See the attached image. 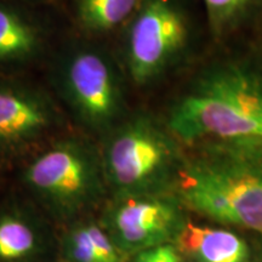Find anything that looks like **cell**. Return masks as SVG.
Masks as SVG:
<instances>
[{"instance_id": "4fadbf2b", "label": "cell", "mask_w": 262, "mask_h": 262, "mask_svg": "<svg viewBox=\"0 0 262 262\" xmlns=\"http://www.w3.org/2000/svg\"><path fill=\"white\" fill-rule=\"evenodd\" d=\"M66 257L71 262H104L88 224L72 228L63 242Z\"/></svg>"}, {"instance_id": "5bb4252c", "label": "cell", "mask_w": 262, "mask_h": 262, "mask_svg": "<svg viewBox=\"0 0 262 262\" xmlns=\"http://www.w3.org/2000/svg\"><path fill=\"white\" fill-rule=\"evenodd\" d=\"M250 0H203L211 27L221 31L231 24Z\"/></svg>"}, {"instance_id": "7a4b0ae2", "label": "cell", "mask_w": 262, "mask_h": 262, "mask_svg": "<svg viewBox=\"0 0 262 262\" xmlns=\"http://www.w3.org/2000/svg\"><path fill=\"white\" fill-rule=\"evenodd\" d=\"M180 198L205 217L262 234V158L217 149L176 170Z\"/></svg>"}, {"instance_id": "2e32d148", "label": "cell", "mask_w": 262, "mask_h": 262, "mask_svg": "<svg viewBox=\"0 0 262 262\" xmlns=\"http://www.w3.org/2000/svg\"><path fill=\"white\" fill-rule=\"evenodd\" d=\"M22 2H27V3H40V2H45V0H22Z\"/></svg>"}, {"instance_id": "30bf717a", "label": "cell", "mask_w": 262, "mask_h": 262, "mask_svg": "<svg viewBox=\"0 0 262 262\" xmlns=\"http://www.w3.org/2000/svg\"><path fill=\"white\" fill-rule=\"evenodd\" d=\"M44 45V32L34 19L0 3V64L31 62L41 54Z\"/></svg>"}, {"instance_id": "277c9868", "label": "cell", "mask_w": 262, "mask_h": 262, "mask_svg": "<svg viewBox=\"0 0 262 262\" xmlns=\"http://www.w3.org/2000/svg\"><path fill=\"white\" fill-rule=\"evenodd\" d=\"M24 180L60 219L74 217L96 204L107 183L101 153L80 139L55 142L28 164Z\"/></svg>"}, {"instance_id": "9c48e42d", "label": "cell", "mask_w": 262, "mask_h": 262, "mask_svg": "<svg viewBox=\"0 0 262 262\" xmlns=\"http://www.w3.org/2000/svg\"><path fill=\"white\" fill-rule=\"evenodd\" d=\"M178 250L196 262H245L249 250L242 238L220 228L183 225L176 237Z\"/></svg>"}, {"instance_id": "ba28073f", "label": "cell", "mask_w": 262, "mask_h": 262, "mask_svg": "<svg viewBox=\"0 0 262 262\" xmlns=\"http://www.w3.org/2000/svg\"><path fill=\"white\" fill-rule=\"evenodd\" d=\"M172 203L150 195L118 199L107 212L104 231L120 253H140L164 244L180 228Z\"/></svg>"}, {"instance_id": "8992f818", "label": "cell", "mask_w": 262, "mask_h": 262, "mask_svg": "<svg viewBox=\"0 0 262 262\" xmlns=\"http://www.w3.org/2000/svg\"><path fill=\"white\" fill-rule=\"evenodd\" d=\"M124 71L137 85L159 79L188 47V18L173 0H142L125 25Z\"/></svg>"}, {"instance_id": "5b68a950", "label": "cell", "mask_w": 262, "mask_h": 262, "mask_svg": "<svg viewBox=\"0 0 262 262\" xmlns=\"http://www.w3.org/2000/svg\"><path fill=\"white\" fill-rule=\"evenodd\" d=\"M106 136L101 153L104 178L118 199L149 195L171 173L173 141L150 118H127Z\"/></svg>"}, {"instance_id": "9a60e30c", "label": "cell", "mask_w": 262, "mask_h": 262, "mask_svg": "<svg viewBox=\"0 0 262 262\" xmlns=\"http://www.w3.org/2000/svg\"><path fill=\"white\" fill-rule=\"evenodd\" d=\"M178 248L170 244H160L137 253L134 262H181Z\"/></svg>"}, {"instance_id": "7c38bea8", "label": "cell", "mask_w": 262, "mask_h": 262, "mask_svg": "<svg viewBox=\"0 0 262 262\" xmlns=\"http://www.w3.org/2000/svg\"><path fill=\"white\" fill-rule=\"evenodd\" d=\"M39 233L28 220L17 214L0 216V262H22L38 254Z\"/></svg>"}, {"instance_id": "8fae6325", "label": "cell", "mask_w": 262, "mask_h": 262, "mask_svg": "<svg viewBox=\"0 0 262 262\" xmlns=\"http://www.w3.org/2000/svg\"><path fill=\"white\" fill-rule=\"evenodd\" d=\"M142 0H75V17L90 34H104L130 21Z\"/></svg>"}, {"instance_id": "52a82bcc", "label": "cell", "mask_w": 262, "mask_h": 262, "mask_svg": "<svg viewBox=\"0 0 262 262\" xmlns=\"http://www.w3.org/2000/svg\"><path fill=\"white\" fill-rule=\"evenodd\" d=\"M58 123L55 103L44 91L19 83H0V160L47 136Z\"/></svg>"}, {"instance_id": "3957f363", "label": "cell", "mask_w": 262, "mask_h": 262, "mask_svg": "<svg viewBox=\"0 0 262 262\" xmlns=\"http://www.w3.org/2000/svg\"><path fill=\"white\" fill-rule=\"evenodd\" d=\"M125 71L113 55L91 42L75 41L58 52L50 80L78 123L107 135L125 111Z\"/></svg>"}, {"instance_id": "6da1fadb", "label": "cell", "mask_w": 262, "mask_h": 262, "mask_svg": "<svg viewBox=\"0 0 262 262\" xmlns=\"http://www.w3.org/2000/svg\"><path fill=\"white\" fill-rule=\"evenodd\" d=\"M168 130L185 145L262 158V74L234 63L204 71L171 107Z\"/></svg>"}]
</instances>
